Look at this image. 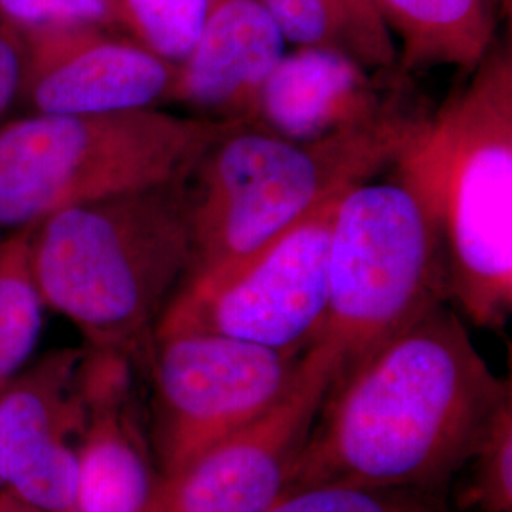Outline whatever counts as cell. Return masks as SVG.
I'll use <instances>...</instances> for the list:
<instances>
[{
  "mask_svg": "<svg viewBox=\"0 0 512 512\" xmlns=\"http://www.w3.org/2000/svg\"><path fill=\"white\" fill-rule=\"evenodd\" d=\"M283 40L262 0H205L202 33L179 65L173 103L255 126L258 93L283 55Z\"/></svg>",
  "mask_w": 512,
  "mask_h": 512,
  "instance_id": "13",
  "label": "cell"
},
{
  "mask_svg": "<svg viewBox=\"0 0 512 512\" xmlns=\"http://www.w3.org/2000/svg\"><path fill=\"white\" fill-rule=\"evenodd\" d=\"M29 236L31 226L0 238V385L27 365L44 325Z\"/></svg>",
  "mask_w": 512,
  "mask_h": 512,
  "instance_id": "17",
  "label": "cell"
},
{
  "mask_svg": "<svg viewBox=\"0 0 512 512\" xmlns=\"http://www.w3.org/2000/svg\"><path fill=\"white\" fill-rule=\"evenodd\" d=\"M0 512H50L40 509L33 503L23 501L18 495L8 492L6 488H0Z\"/></svg>",
  "mask_w": 512,
  "mask_h": 512,
  "instance_id": "23",
  "label": "cell"
},
{
  "mask_svg": "<svg viewBox=\"0 0 512 512\" xmlns=\"http://www.w3.org/2000/svg\"><path fill=\"white\" fill-rule=\"evenodd\" d=\"M446 302L439 226L420 196L393 179L344 194L332 228L327 315L313 344L334 357V382Z\"/></svg>",
  "mask_w": 512,
  "mask_h": 512,
  "instance_id": "6",
  "label": "cell"
},
{
  "mask_svg": "<svg viewBox=\"0 0 512 512\" xmlns=\"http://www.w3.org/2000/svg\"><path fill=\"white\" fill-rule=\"evenodd\" d=\"M0 18L16 31L52 25H97L118 31V0H0Z\"/></svg>",
  "mask_w": 512,
  "mask_h": 512,
  "instance_id": "21",
  "label": "cell"
},
{
  "mask_svg": "<svg viewBox=\"0 0 512 512\" xmlns=\"http://www.w3.org/2000/svg\"><path fill=\"white\" fill-rule=\"evenodd\" d=\"M190 179L63 207L31 226L38 294L90 348L150 365L156 323L192 262Z\"/></svg>",
  "mask_w": 512,
  "mask_h": 512,
  "instance_id": "3",
  "label": "cell"
},
{
  "mask_svg": "<svg viewBox=\"0 0 512 512\" xmlns=\"http://www.w3.org/2000/svg\"><path fill=\"white\" fill-rule=\"evenodd\" d=\"M279 33L298 48L349 55L365 69H395L391 33L363 16L353 0H262Z\"/></svg>",
  "mask_w": 512,
  "mask_h": 512,
  "instance_id": "16",
  "label": "cell"
},
{
  "mask_svg": "<svg viewBox=\"0 0 512 512\" xmlns=\"http://www.w3.org/2000/svg\"><path fill=\"white\" fill-rule=\"evenodd\" d=\"M374 78L349 55L298 48L281 55L256 101L255 128L308 141L363 124L389 105Z\"/></svg>",
  "mask_w": 512,
  "mask_h": 512,
  "instance_id": "14",
  "label": "cell"
},
{
  "mask_svg": "<svg viewBox=\"0 0 512 512\" xmlns=\"http://www.w3.org/2000/svg\"><path fill=\"white\" fill-rule=\"evenodd\" d=\"M465 467L471 473L458 495V507L512 512V397L497 406Z\"/></svg>",
  "mask_w": 512,
  "mask_h": 512,
  "instance_id": "19",
  "label": "cell"
},
{
  "mask_svg": "<svg viewBox=\"0 0 512 512\" xmlns=\"http://www.w3.org/2000/svg\"><path fill=\"white\" fill-rule=\"evenodd\" d=\"M342 198L323 203L232 274L179 285L154 336L202 330L304 355L327 315L330 243Z\"/></svg>",
  "mask_w": 512,
  "mask_h": 512,
  "instance_id": "8",
  "label": "cell"
},
{
  "mask_svg": "<svg viewBox=\"0 0 512 512\" xmlns=\"http://www.w3.org/2000/svg\"><path fill=\"white\" fill-rule=\"evenodd\" d=\"M336 380V361L311 346L289 393L258 420L173 475L160 476L143 512H264L283 494Z\"/></svg>",
  "mask_w": 512,
  "mask_h": 512,
  "instance_id": "9",
  "label": "cell"
},
{
  "mask_svg": "<svg viewBox=\"0 0 512 512\" xmlns=\"http://www.w3.org/2000/svg\"><path fill=\"white\" fill-rule=\"evenodd\" d=\"M389 165L439 226L448 300L482 329L512 311V50L494 42Z\"/></svg>",
  "mask_w": 512,
  "mask_h": 512,
  "instance_id": "2",
  "label": "cell"
},
{
  "mask_svg": "<svg viewBox=\"0 0 512 512\" xmlns=\"http://www.w3.org/2000/svg\"><path fill=\"white\" fill-rule=\"evenodd\" d=\"M425 114L393 95L372 120L294 141L238 126L194 169L192 262L183 283L232 274L336 196L389 169Z\"/></svg>",
  "mask_w": 512,
  "mask_h": 512,
  "instance_id": "4",
  "label": "cell"
},
{
  "mask_svg": "<svg viewBox=\"0 0 512 512\" xmlns=\"http://www.w3.org/2000/svg\"><path fill=\"white\" fill-rule=\"evenodd\" d=\"M353 2L357 4V8L363 12V16H365L366 19H370L374 25L385 27L384 19L380 18V12H378L374 0H353ZM385 29H387V27H385Z\"/></svg>",
  "mask_w": 512,
  "mask_h": 512,
  "instance_id": "24",
  "label": "cell"
},
{
  "mask_svg": "<svg viewBox=\"0 0 512 512\" xmlns=\"http://www.w3.org/2000/svg\"><path fill=\"white\" fill-rule=\"evenodd\" d=\"M23 46L18 31L0 18V126L16 109L21 90Z\"/></svg>",
  "mask_w": 512,
  "mask_h": 512,
  "instance_id": "22",
  "label": "cell"
},
{
  "mask_svg": "<svg viewBox=\"0 0 512 512\" xmlns=\"http://www.w3.org/2000/svg\"><path fill=\"white\" fill-rule=\"evenodd\" d=\"M203 18L205 0H118V31L175 65L194 50Z\"/></svg>",
  "mask_w": 512,
  "mask_h": 512,
  "instance_id": "18",
  "label": "cell"
},
{
  "mask_svg": "<svg viewBox=\"0 0 512 512\" xmlns=\"http://www.w3.org/2000/svg\"><path fill=\"white\" fill-rule=\"evenodd\" d=\"M238 126L158 107L8 120L0 126V238L63 207L192 177Z\"/></svg>",
  "mask_w": 512,
  "mask_h": 512,
  "instance_id": "5",
  "label": "cell"
},
{
  "mask_svg": "<svg viewBox=\"0 0 512 512\" xmlns=\"http://www.w3.org/2000/svg\"><path fill=\"white\" fill-rule=\"evenodd\" d=\"M389 33L401 38L395 69L410 74L450 65L469 74L495 40L494 0H374Z\"/></svg>",
  "mask_w": 512,
  "mask_h": 512,
  "instance_id": "15",
  "label": "cell"
},
{
  "mask_svg": "<svg viewBox=\"0 0 512 512\" xmlns=\"http://www.w3.org/2000/svg\"><path fill=\"white\" fill-rule=\"evenodd\" d=\"M512 397L446 304L330 385L283 494L313 488L442 495Z\"/></svg>",
  "mask_w": 512,
  "mask_h": 512,
  "instance_id": "1",
  "label": "cell"
},
{
  "mask_svg": "<svg viewBox=\"0 0 512 512\" xmlns=\"http://www.w3.org/2000/svg\"><path fill=\"white\" fill-rule=\"evenodd\" d=\"M18 33V105L25 114H99L173 103L179 65L118 31L52 25Z\"/></svg>",
  "mask_w": 512,
  "mask_h": 512,
  "instance_id": "10",
  "label": "cell"
},
{
  "mask_svg": "<svg viewBox=\"0 0 512 512\" xmlns=\"http://www.w3.org/2000/svg\"><path fill=\"white\" fill-rule=\"evenodd\" d=\"M84 348L54 349L0 385V488L50 512H73L86 423Z\"/></svg>",
  "mask_w": 512,
  "mask_h": 512,
  "instance_id": "11",
  "label": "cell"
},
{
  "mask_svg": "<svg viewBox=\"0 0 512 512\" xmlns=\"http://www.w3.org/2000/svg\"><path fill=\"white\" fill-rule=\"evenodd\" d=\"M148 442L160 476L173 475L293 387L302 355L202 330L154 336Z\"/></svg>",
  "mask_w": 512,
  "mask_h": 512,
  "instance_id": "7",
  "label": "cell"
},
{
  "mask_svg": "<svg viewBox=\"0 0 512 512\" xmlns=\"http://www.w3.org/2000/svg\"><path fill=\"white\" fill-rule=\"evenodd\" d=\"M133 365L122 351L84 348L78 380L86 423L73 512H143L160 478L133 404Z\"/></svg>",
  "mask_w": 512,
  "mask_h": 512,
  "instance_id": "12",
  "label": "cell"
},
{
  "mask_svg": "<svg viewBox=\"0 0 512 512\" xmlns=\"http://www.w3.org/2000/svg\"><path fill=\"white\" fill-rule=\"evenodd\" d=\"M440 497L408 490L313 488L279 497L264 512H444Z\"/></svg>",
  "mask_w": 512,
  "mask_h": 512,
  "instance_id": "20",
  "label": "cell"
}]
</instances>
